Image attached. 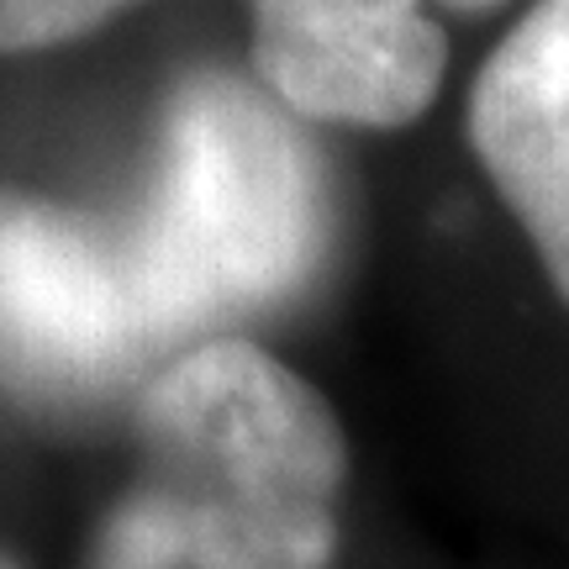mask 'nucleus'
Returning a JSON list of instances; mask_svg holds the SVG:
<instances>
[{"mask_svg": "<svg viewBox=\"0 0 569 569\" xmlns=\"http://www.w3.org/2000/svg\"><path fill=\"white\" fill-rule=\"evenodd\" d=\"M142 469L96 538V569H327L348 443L301 375L206 338L148 380Z\"/></svg>", "mask_w": 569, "mask_h": 569, "instance_id": "obj_1", "label": "nucleus"}, {"mask_svg": "<svg viewBox=\"0 0 569 569\" xmlns=\"http://www.w3.org/2000/svg\"><path fill=\"white\" fill-rule=\"evenodd\" d=\"M327 243L322 169L301 127L232 74H196L163 111L132 248L169 338L280 306Z\"/></svg>", "mask_w": 569, "mask_h": 569, "instance_id": "obj_2", "label": "nucleus"}, {"mask_svg": "<svg viewBox=\"0 0 569 569\" xmlns=\"http://www.w3.org/2000/svg\"><path fill=\"white\" fill-rule=\"evenodd\" d=\"M174 343L132 232L0 201V369L32 396L84 401Z\"/></svg>", "mask_w": 569, "mask_h": 569, "instance_id": "obj_3", "label": "nucleus"}, {"mask_svg": "<svg viewBox=\"0 0 569 569\" xmlns=\"http://www.w3.org/2000/svg\"><path fill=\"white\" fill-rule=\"evenodd\" d=\"M253 63L301 117L407 127L438 96L443 32L417 0H253Z\"/></svg>", "mask_w": 569, "mask_h": 569, "instance_id": "obj_4", "label": "nucleus"}, {"mask_svg": "<svg viewBox=\"0 0 569 569\" xmlns=\"http://www.w3.org/2000/svg\"><path fill=\"white\" fill-rule=\"evenodd\" d=\"M469 142L569 301V0H538L486 59Z\"/></svg>", "mask_w": 569, "mask_h": 569, "instance_id": "obj_5", "label": "nucleus"}, {"mask_svg": "<svg viewBox=\"0 0 569 569\" xmlns=\"http://www.w3.org/2000/svg\"><path fill=\"white\" fill-rule=\"evenodd\" d=\"M138 0H0V53H38L84 38Z\"/></svg>", "mask_w": 569, "mask_h": 569, "instance_id": "obj_6", "label": "nucleus"}, {"mask_svg": "<svg viewBox=\"0 0 569 569\" xmlns=\"http://www.w3.org/2000/svg\"><path fill=\"white\" fill-rule=\"evenodd\" d=\"M453 11H490V6H501V0H443Z\"/></svg>", "mask_w": 569, "mask_h": 569, "instance_id": "obj_7", "label": "nucleus"}, {"mask_svg": "<svg viewBox=\"0 0 569 569\" xmlns=\"http://www.w3.org/2000/svg\"><path fill=\"white\" fill-rule=\"evenodd\" d=\"M0 569H11V565H6V559H0Z\"/></svg>", "mask_w": 569, "mask_h": 569, "instance_id": "obj_8", "label": "nucleus"}]
</instances>
